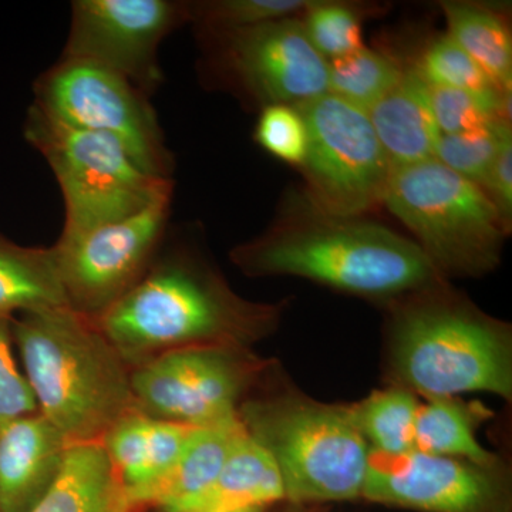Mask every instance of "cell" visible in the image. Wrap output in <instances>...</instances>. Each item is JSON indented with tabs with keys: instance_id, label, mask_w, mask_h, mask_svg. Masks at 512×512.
<instances>
[{
	"instance_id": "obj_20",
	"label": "cell",
	"mask_w": 512,
	"mask_h": 512,
	"mask_svg": "<svg viewBox=\"0 0 512 512\" xmlns=\"http://www.w3.org/2000/svg\"><path fill=\"white\" fill-rule=\"evenodd\" d=\"M30 512H137L100 443L67 448L59 477Z\"/></svg>"
},
{
	"instance_id": "obj_4",
	"label": "cell",
	"mask_w": 512,
	"mask_h": 512,
	"mask_svg": "<svg viewBox=\"0 0 512 512\" xmlns=\"http://www.w3.org/2000/svg\"><path fill=\"white\" fill-rule=\"evenodd\" d=\"M394 386L427 399L512 394L511 333L448 282L389 302Z\"/></svg>"
},
{
	"instance_id": "obj_14",
	"label": "cell",
	"mask_w": 512,
	"mask_h": 512,
	"mask_svg": "<svg viewBox=\"0 0 512 512\" xmlns=\"http://www.w3.org/2000/svg\"><path fill=\"white\" fill-rule=\"evenodd\" d=\"M493 471L416 448L400 456L370 451L362 497L424 512H485L498 494Z\"/></svg>"
},
{
	"instance_id": "obj_19",
	"label": "cell",
	"mask_w": 512,
	"mask_h": 512,
	"mask_svg": "<svg viewBox=\"0 0 512 512\" xmlns=\"http://www.w3.org/2000/svg\"><path fill=\"white\" fill-rule=\"evenodd\" d=\"M284 498V481L274 458L244 427L232 444L220 476L185 512L266 508Z\"/></svg>"
},
{
	"instance_id": "obj_25",
	"label": "cell",
	"mask_w": 512,
	"mask_h": 512,
	"mask_svg": "<svg viewBox=\"0 0 512 512\" xmlns=\"http://www.w3.org/2000/svg\"><path fill=\"white\" fill-rule=\"evenodd\" d=\"M402 64L377 50L363 49L328 62V93L367 111L400 82Z\"/></svg>"
},
{
	"instance_id": "obj_21",
	"label": "cell",
	"mask_w": 512,
	"mask_h": 512,
	"mask_svg": "<svg viewBox=\"0 0 512 512\" xmlns=\"http://www.w3.org/2000/svg\"><path fill=\"white\" fill-rule=\"evenodd\" d=\"M69 306L55 247H25L0 234V316Z\"/></svg>"
},
{
	"instance_id": "obj_1",
	"label": "cell",
	"mask_w": 512,
	"mask_h": 512,
	"mask_svg": "<svg viewBox=\"0 0 512 512\" xmlns=\"http://www.w3.org/2000/svg\"><path fill=\"white\" fill-rule=\"evenodd\" d=\"M245 275L298 276L389 303L447 278L412 239L366 215L329 214L302 192L285 200L271 227L229 254Z\"/></svg>"
},
{
	"instance_id": "obj_9",
	"label": "cell",
	"mask_w": 512,
	"mask_h": 512,
	"mask_svg": "<svg viewBox=\"0 0 512 512\" xmlns=\"http://www.w3.org/2000/svg\"><path fill=\"white\" fill-rule=\"evenodd\" d=\"M295 107L308 131L301 165L306 200L348 217L382 205L393 167L366 111L330 93Z\"/></svg>"
},
{
	"instance_id": "obj_24",
	"label": "cell",
	"mask_w": 512,
	"mask_h": 512,
	"mask_svg": "<svg viewBox=\"0 0 512 512\" xmlns=\"http://www.w3.org/2000/svg\"><path fill=\"white\" fill-rule=\"evenodd\" d=\"M414 393L393 386L349 406L357 430L373 453L400 456L414 450L417 410Z\"/></svg>"
},
{
	"instance_id": "obj_35",
	"label": "cell",
	"mask_w": 512,
	"mask_h": 512,
	"mask_svg": "<svg viewBox=\"0 0 512 512\" xmlns=\"http://www.w3.org/2000/svg\"><path fill=\"white\" fill-rule=\"evenodd\" d=\"M0 512H2V511H0Z\"/></svg>"
},
{
	"instance_id": "obj_11",
	"label": "cell",
	"mask_w": 512,
	"mask_h": 512,
	"mask_svg": "<svg viewBox=\"0 0 512 512\" xmlns=\"http://www.w3.org/2000/svg\"><path fill=\"white\" fill-rule=\"evenodd\" d=\"M299 16L198 32L207 45L208 70L222 86L261 107L298 106L328 93V60L313 47Z\"/></svg>"
},
{
	"instance_id": "obj_8",
	"label": "cell",
	"mask_w": 512,
	"mask_h": 512,
	"mask_svg": "<svg viewBox=\"0 0 512 512\" xmlns=\"http://www.w3.org/2000/svg\"><path fill=\"white\" fill-rule=\"evenodd\" d=\"M33 92V106L46 116L114 137L146 173L173 178V156L150 96L126 77L96 63L60 57L37 77Z\"/></svg>"
},
{
	"instance_id": "obj_10",
	"label": "cell",
	"mask_w": 512,
	"mask_h": 512,
	"mask_svg": "<svg viewBox=\"0 0 512 512\" xmlns=\"http://www.w3.org/2000/svg\"><path fill=\"white\" fill-rule=\"evenodd\" d=\"M268 363L247 348L197 346L173 350L131 369L138 412L190 427L237 419Z\"/></svg>"
},
{
	"instance_id": "obj_26",
	"label": "cell",
	"mask_w": 512,
	"mask_h": 512,
	"mask_svg": "<svg viewBox=\"0 0 512 512\" xmlns=\"http://www.w3.org/2000/svg\"><path fill=\"white\" fill-rule=\"evenodd\" d=\"M431 111L441 134L473 133L498 123L510 124L511 94H478L430 86Z\"/></svg>"
},
{
	"instance_id": "obj_29",
	"label": "cell",
	"mask_w": 512,
	"mask_h": 512,
	"mask_svg": "<svg viewBox=\"0 0 512 512\" xmlns=\"http://www.w3.org/2000/svg\"><path fill=\"white\" fill-rule=\"evenodd\" d=\"M412 67L430 86L478 94L498 92L483 70L448 35H440L427 43Z\"/></svg>"
},
{
	"instance_id": "obj_2",
	"label": "cell",
	"mask_w": 512,
	"mask_h": 512,
	"mask_svg": "<svg viewBox=\"0 0 512 512\" xmlns=\"http://www.w3.org/2000/svg\"><path fill=\"white\" fill-rule=\"evenodd\" d=\"M282 312L284 303L242 298L200 259L171 255L92 319L133 369L173 350L248 349L279 325Z\"/></svg>"
},
{
	"instance_id": "obj_30",
	"label": "cell",
	"mask_w": 512,
	"mask_h": 512,
	"mask_svg": "<svg viewBox=\"0 0 512 512\" xmlns=\"http://www.w3.org/2000/svg\"><path fill=\"white\" fill-rule=\"evenodd\" d=\"M301 20L313 47L328 62L365 47L360 23L362 18L356 6L313 0L301 15Z\"/></svg>"
},
{
	"instance_id": "obj_15",
	"label": "cell",
	"mask_w": 512,
	"mask_h": 512,
	"mask_svg": "<svg viewBox=\"0 0 512 512\" xmlns=\"http://www.w3.org/2000/svg\"><path fill=\"white\" fill-rule=\"evenodd\" d=\"M69 447L40 413L2 427L0 511H32L59 477Z\"/></svg>"
},
{
	"instance_id": "obj_16",
	"label": "cell",
	"mask_w": 512,
	"mask_h": 512,
	"mask_svg": "<svg viewBox=\"0 0 512 512\" xmlns=\"http://www.w3.org/2000/svg\"><path fill=\"white\" fill-rule=\"evenodd\" d=\"M194 429L134 412L107 431L100 444L130 504L170 473Z\"/></svg>"
},
{
	"instance_id": "obj_7",
	"label": "cell",
	"mask_w": 512,
	"mask_h": 512,
	"mask_svg": "<svg viewBox=\"0 0 512 512\" xmlns=\"http://www.w3.org/2000/svg\"><path fill=\"white\" fill-rule=\"evenodd\" d=\"M23 134L45 158L62 191L60 239L123 220L174 194L173 178L146 173L116 138L66 126L33 104Z\"/></svg>"
},
{
	"instance_id": "obj_33",
	"label": "cell",
	"mask_w": 512,
	"mask_h": 512,
	"mask_svg": "<svg viewBox=\"0 0 512 512\" xmlns=\"http://www.w3.org/2000/svg\"><path fill=\"white\" fill-rule=\"evenodd\" d=\"M501 217L512 225V136L508 137L498 151L493 167L481 185Z\"/></svg>"
},
{
	"instance_id": "obj_13",
	"label": "cell",
	"mask_w": 512,
	"mask_h": 512,
	"mask_svg": "<svg viewBox=\"0 0 512 512\" xmlns=\"http://www.w3.org/2000/svg\"><path fill=\"white\" fill-rule=\"evenodd\" d=\"M183 23L185 2L74 0L62 57L106 67L151 96L163 83L158 49Z\"/></svg>"
},
{
	"instance_id": "obj_18",
	"label": "cell",
	"mask_w": 512,
	"mask_h": 512,
	"mask_svg": "<svg viewBox=\"0 0 512 512\" xmlns=\"http://www.w3.org/2000/svg\"><path fill=\"white\" fill-rule=\"evenodd\" d=\"M242 430L244 424L239 416L214 426L195 427L170 473L131 500L134 510L185 512L220 476Z\"/></svg>"
},
{
	"instance_id": "obj_17",
	"label": "cell",
	"mask_w": 512,
	"mask_h": 512,
	"mask_svg": "<svg viewBox=\"0 0 512 512\" xmlns=\"http://www.w3.org/2000/svg\"><path fill=\"white\" fill-rule=\"evenodd\" d=\"M366 113L393 168L434 158L441 133L431 111L429 84L413 67H404L400 82Z\"/></svg>"
},
{
	"instance_id": "obj_5",
	"label": "cell",
	"mask_w": 512,
	"mask_h": 512,
	"mask_svg": "<svg viewBox=\"0 0 512 512\" xmlns=\"http://www.w3.org/2000/svg\"><path fill=\"white\" fill-rule=\"evenodd\" d=\"M238 416L274 458L288 500L345 501L362 495L370 448L349 406L289 392L244 400Z\"/></svg>"
},
{
	"instance_id": "obj_27",
	"label": "cell",
	"mask_w": 512,
	"mask_h": 512,
	"mask_svg": "<svg viewBox=\"0 0 512 512\" xmlns=\"http://www.w3.org/2000/svg\"><path fill=\"white\" fill-rule=\"evenodd\" d=\"M313 0H211L185 2L187 22L198 32L251 28L274 20L299 16Z\"/></svg>"
},
{
	"instance_id": "obj_22",
	"label": "cell",
	"mask_w": 512,
	"mask_h": 512,
	"mask_svg": "<svg viewBox=\"0 0 512 512\" xmlns=\"http://www.w3.org/2000/svg\"><path fill=\"white\" fill-rule=\"evenodd\" d=\"M447 35L480 67L503 94L512 89V39L504 18L494 9L470 2H441Z\"/></svg>"
},
{
	"instance_id": "obj_28",
	"label": "cell",
	"mask_w": 512,
	"mask_h": 512,
	"mask_svg": "<svg viewBox=\"0 0 512 512\" xmlns=\"http://www.w3.org/2000/svg\"><path fill=\"white\" fill-rule=\"evenodd\" d=\"M512 136L511 126L498 123L473 133L441 134L434 160L477 185H483L501 146Z\"/></svg>"
},
{
	"instance_id": "obj_12",
	"label": "cell",
	"mask_w": 512,
	"mask_h": 512,
	"mask_svg": "<svg viewBox=\"0 0 512 512\" xmlns=\"http://www.w3.org/2000/svg\"><path fill=\"white\" fill-rule=\"evenodd\" d=\"M171 202L173 194L164 195L123 220L59 238L53 247L70 308L96 318L143 278L164 237Z\"/></svg>"
},
{
	"instance_id": "obj_23",
	"label": "cell",
	"mask_w": 512,
	"mask_h": 512,
	"mask_svg": "<svg viewBox=\"0 0 512 512\" xmlns=\"http://www.w3.org/2000/svg\"><path fill=\"white\" fill-rule=\"evenodd\" d=\"M478 417L483 414L457 397L427 399L417 410L414 448L495 470L497 457L485 450L476 436Z\"/></svg>"
},
{
	"instance_id": "obj_3",
	"label": "cell",
	"mask_w": 512,
	"mask_h": 512,
	"mask_svg": "<svg viewBox=\"0 0 512 512\" xmlns=\"http://www.w3.org/2000/svg\"><path fill=\"white\" fill-rule=\"evenodd\" d=\"M12 335L37 412L69 446L100 443L138 412L131 367L89 316L70 306L23 312Z\"/></svg>"
},
{
	"instance_id": "obj_34",
	"label": "cell",
	"mask_w": 512,
	"mask_h": 512,
	"mask_svg": "<svg viewBox=\"0 0 512 512\" xmlns=\"http://www.w3.org/2000/svg\"><path fill=\"white\" fill-rule=\"evenodd\" d=\"M265 508H248V510H239V511H232V512H264Z\"/></svg>"
},
{
	"instance_id": "obj_32",
	"label": "cell",
	"mask_w": 512,
	"mask_h": 512,
	"mask_svg": "<svg viewBox=\"0 0 512 512\" xmlns=\"http://www.w3.org/2000/svg\"><path fill=\"white\" fill-rule=\"evenodd\" d=\"M12 318L0 316V429L37 412V404L25 373L13 355Z\"/></svg>"
},
{
	"instance_id": "obj_6",
	"label": "cell",
	"mask_w": 512,
	"mask_h": 512,
	"mask_svg": "<svg viewBox=\"0 0 512 512\" xmlns=\"http://www.w3.org/2000/svg\"><path fill=\"white\" fill-rule=\"evenodd\" d=\"M383 205L444 278L483 276L500 264L511 227L480 185L434 158L393 168Z\"/></svg>"
},
{
	"instance_id": "obj_31",
	"label": "cell",
	"mask_w": 512,
	"mask_h": 512,
	"mask_svg": "<svg viewBox=\"0 0 512 512\" xmlns=\"http://www.w3.org/2000/svg\"><path fill=\"white\" fill-rule=\"evenodd\" d=\"M254 138L266 153L285 163L301 167L308 150V131L295 106L274 104L262 107Z\"/></svg>"
}]
</instances>
